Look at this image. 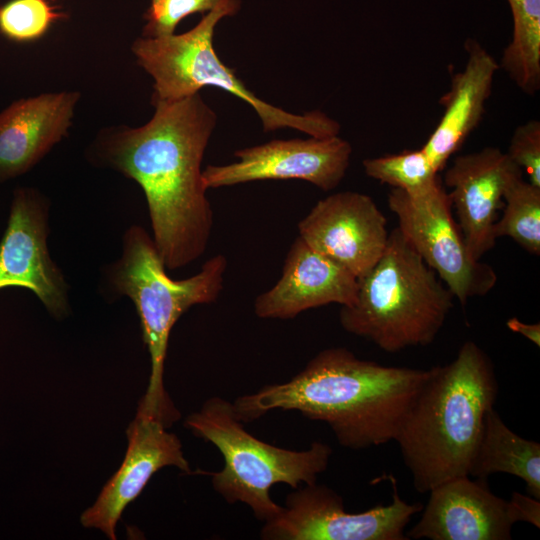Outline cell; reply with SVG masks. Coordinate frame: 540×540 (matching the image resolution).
Instances as JSON below:
<instances>
[{"instance_id":"obj_1","label":"cell","mask_w":540,"mask_h":540,"mask_svg":"<svg viewBox=\"0 0 540 540\" xmlns=\"http://www.w3.org/2000/svg\"><path fill=\"white\" fill-rule=\"evenodd\" d=\"M152 103L148 123L105 132L96 154L140 185L158 254L167 270H177L202 256L212 231L201 163L217 117L199 93Z\"/></svg>"},{"instance_id":"obj_2","label":"cell","mask_w":540,"mask_h":540,"mask_svg":"<svg viewBox=\"0 0 540 540\" xmlns=\"http://www.w3.org/2000/svg\"><path fill=\"white\" fill-rule=\"evenodd\" d=\"M430 369L384 366L346 348L317 353L289 381L268 384L233 403L246 423L273 410L327 423L338 443L360 450L395 441Z\"/></svg>"},{"instance_id":"obj_3","label":"cell","mask_w":540,"mask_h":540,"mask_svg":"<svg viewBox=\"0 0 540 540\" xmlns=\"http://www.w3.org/2000/svg\"><path fill=\"white\" fill-rule=\"evenodd\" d=\"M497 395L494 366L473 341L450 363L431 368L395 438L416 491L469 475L485 414Z\"/></svg>"},{"instance_id":"obj_4","label":"cell","mask_w":540,"mask_h":540,"mask_svg":"<svg viewBox=\"0 0 540 540\" xmlns=\"http://www.w3.org/2000/svg\"><path fill=\"white\" fill-rule=\"evenodd\" d=\"M453 298L396 227L380 259L358 279L354 302L341 306L339 321L348 333L396 353L431 344L453 307Z\"/></svg>"},{"instance_id":"obj_5","label":"cell","mask_w":540,"mask_h":540,"mask_svg":"<svg viewBox=\"0 0 540 540\" xmlns=\"http://www.w3.org/2000/svg\"><path fill=\"white\" fill-rule=\"evenodd\" d=\"M226 257L208 259L195 275L174 280L167 275L153 238L133 225L123 239L121 258L109 278L116 292L128 296L140 318L142 338L151 359V374L137 412L158 419L167 427L179 419L163 383L168 339L177 320L192 306L210 304L223 289Z\"/></svg>"},{"instance_id":"obj_6","label":"cell","mask_w":540,"mask_h":540,"mask_svg":"<svg viewBox=\"0 0 540 540\" xmlns=\"http://www.w3.org/2000/svg\"><path fill=\"white\" fill-rule=\"evenodd\" d=\"M244 425L233 403L217 396L207 399L184 422L223 457V468L208 473L213 489L229 504H246L259 521L267 522L282 511L271 498V488L279 483L293 489L316 483L329 465L332 448L320 441L299 451L277 447L251 435Z\"/></svg>"},{"instance_id":"obj_7","label":"cell","mask_w":540,"mask_h":540,"mask_svg":"<svg viewBox=\"0 0 540 540\" xmlns=\"http://www.w3.org/2000/svg\"><path fill=\"white\" fill-rule=\"evenodd\" d=\"M239 8V0H224L183 34L142 36L133 42L131 49L138 64L154 80L152 101H174L198 93L204 86H214L247 102L259 116L264 132L292 128L312 137L337 136L339 123L325 113L292 114L261 100L219 59L213 48L215 27Z\"/></svg>"},{"instance_id":"obj_8","label":"cell","mask_w":540,"mask_h":540,"mask_svg":"<svg viewBox=\"0 0 540 540\" xmlns=\"http://www.w3.org/2000/svg\"><path fill=\"white\" fill-rule=\"evenodd\" d=\"M388 505L350 513L343 498L317 483L294 489L285 499L282 511L264 522L260 532L265 540H406L405 528L422 511L421 503H408L398 493L396 479Z\"/></svg>"},{"instance_id":"obj_9","label":"cell","mask_w":540,"mask_h":540,"mask_svg":"<svg viewBox=\"0 0 540 540\" xmlns=\"http://www.w3.org/2000/svg\"><path fill=\"white\" fill-rule=\"evenodd\" d=\"M388 206L404 238L462 305L495 286L494 269L470 254L442 184L419 196L393 188Z\"/></svg>"},{"instance_id":"obj_10","label":"cell","mask_w":540,"mask_h":540,"mask_svg":"<svg viewBox=\"0 0 540 540\" xmlns=\"http://www.w3.org/2000/svg\"><path fill=\"white\" fill-rule=\"evenodd\" d=\"M352 147L340 137L272 140L240 149L227 165H208L205 186L219 188L259 180L299 179L323 191L336 188L349 167Z\"/></svg>"},{"instance_id":"obj_11","label":"cell","mask_w":540,"mask_h":540,"mask_svg":"<svg viewBox=\"0 0 540 540\" xmlns=\"http://www.w3.org/2000/svg\"><path fill=\"white\" fill-rule=\"evenodd\" d=\"M47 235L46 200L34 189L17 188L0 241V290L28 289L60 319L68 314V287L49 256Z\"/></svg>"},{"instance_id":"obj_12","label":"cell","mask_w":540,"mask_h":540,"mask_svg":"<svg viewBox=\"0 0 540 540\" xmlns=\"http://www.w3.org/2000/svg\"><path fill=\"white\" fill-rule=\"evenodd\" d=\"M387 220L372 198L344 191L319 200L299 222V237L357 279L382 256L388 240Z\"/></svg>"},{"instance_id":"obj_13","label":"cell","mask_w":540,"mask_h":540,"mask_svg":"<svg viewBox=\"0 0 540 540\" xmlns=\"http://www.w3.org/2000/svg\"><path fill=\"white\" fill-rule=\"evenodd\" d=\"M160 420L137 412L127 429L128 448L116 473L107 481L95 503L81 515L86 528L116 539L122 512L142 492L150 478L166 466L191 472L179 438Z\"/></svg>"},{"instance_id":"obj_14","label":"cell","mask_w":540,"mask_h":540,"mask_svg":"<svg viewBox=\"0 0 540 540\" xmlns=\"http://www.w3.org/2000/svg\"><path fill=\"white\" fill-rule=\"evenodd\" d=\"M522 169L496 147L457 156L444 175L467 248L476 260L494 247V225L509 181Z\"/></svg>"},{"instance_id":"obj_15","label":"cell","mask_w":540,"mask_h":540,"mask_svg":"<svg viewBox=\"0 0 540 540\" xmlns=\"http://www.w3.org/2000/svg\"><path fill=\"white\" fill-rule=\"evenodd\" d=\"M419 521L406 536L430 540H509L512 522L507 500L487 481L460 476L429 491Z\"/></svg>"},{"instance_id":"obj_16","label":"cell","mask_w":540,"mask_h":540,"mask_svg":"<svg viewBox=\"0 0 540 540\" xmlns=\"http://www.w3.org/2000/svg\"><path fill=\"white\" fill-rule=\"evenodd\" d=\"M357 290L358 279L351 272L298 236L287 253L280 279L256 297L254 313L263 319H292L331 303L348 306Z\"/></svg>"},{"instance_id":"obj_17","label":"cell","mask_w":540,"mask_h":540,"mask_svg":"<svg viewBox=\"0 0 540 540\" xmlns=\"http://www.w3.org/2000/svg\"><path fill=\"white\" fill-rule=\"evenodd\" d=\"M79 93L18 99L0 112V182L36 165L67 135Z\"/></svg>"},{"instance_id":"obj_18","label":"cell","mask_w":540,"mask_h":540,"mask_svg":"<svg viewBox=\"0 0 540 540\" xmlns=\"http://www.w3.org/2000/svg\"><path fill=\"white\" fill-rule=\"evenodd\" d=\"M464 69L453 75L450 90L440 99L444 113L421 148L439 172L479 124L499 64L478 42L467 43Z\"/></svg>"},{"instance_id":"obj_19","label":"cell","mask_w":540,"mask_h":540,"mask_svg":"<svg viewBox=\"0 0 540 540\" xmlns=\"http://www.w3.org/2000/svg\"><path fill=\"white\" fill-rule=\"evenodd\" d=\"M495 473L520 478L527 493L540 499V444L513 432L493 407L485 414L469 476L486 480Z\"/></svg>"},{"instance_id":"obj_20","label":"cell","mask_w":540,"mask_h":540,"mask_svg":"<svg viewBox=\"0 0 540 540\" xmlns=\"http://www.w3.org/2000/svg\"><path fill=\"white\" fill-rule=\"evenodd\" d=\"M507 2L513 29L501 67L523 92L533 95L540 88V0Z\"/></svg>"},{"instance_id":"obj_21","label":"cell","mask_w":540,"mask_h":540,"mask_svg":"<svg viewBox=\"0 0 540 540\" xmlns=\"http://www.w3.org/2000/svg\"><path fill=\"white\" fill-rule=\"evenodd\" d=\"M503 199L504 213L494 225V236H508L527 252L540 254V187L513 177L507 184Z\"/></svg>"},{"instance_id":"obj_22","label":"cell","mask_w":540,"mask_h":540,"mask_svg":"<svg viewBox=\"0 0 540 540\" xmlns=\"http://www.w3.org/2000/svg\"><path fill=\"white\" fill-rule=\"evenodd\" d=\"M363 167L367 176L411 196L427 194L441 185L422 149L368 158Z\"/></svg>"},{"instance_id":"obj_23","label":"cell","mask_w":540,"mask_h":540,"mask_svg":"<svg viewBox=\"0 0 540 540\" xmlns=\"http://www.w3.org/2000/svg\"><path fill=\"white\" fill-rule=\"evenodd\" d=\"M62 18L50 0H10L0 6V33L11 41L30 42Z\"/></svg>"},{"instance_id":"obj_24","label":"cell","mask_w":540,"mask_h":540,"mask_svg":"<svg viewBox=\"0 0 540 540\" xmlns=\"http://www.w3.org/2000/svg\"><path fill=\"white\" fill-rule=\"evenodd\" d=\"M224 0H162L148 9L143 37H162L174 34L177 24L193 13L211 11Z\"/></svg>"},{"instance_id":"obj_25","label":"cell","mask_w":540,"mask_h":540,"mask_svg":"<svg viewBox=\"0 0 540 540\" xmlns=\"http://www.w3.org/2000/svg\"><path fill=\"white\" fill-rule=\"evenodd\" d=\"M510 160L524 170L529 182L540 187V122L529 120L519 125L506 152Z\"/></svg>"},{"instance_id":"obj_26","label":"cell","mask_w":540,"mask_h":540,"mask_svg":"<svg viewBox=\"0 0 540 540\" xmlns=\"http://www.w3.org/2000/svg\"><path fill=\"white\" fill-rule=\"evenodd\" d=\"M508 502L509 515L512 522H526L540 527V499L531 495L513 492Z\"/></svg>"},{"instance_id":"obj_27","label":"cell","mask_w":540,"mask_h":540,"mask_svg":"<svg viewBox=\"0 0 540 540\" xmlns=\"http://www.w3.org/2000/svg\"><path fill=\"white\" fill-rule=\"evenodd\" d=\"M507 327L518 334H521L531 342H533L536 346L539 347L540 345V324L534 323V324H528L520 321L516 317H512L507 320L506 322Z\"/></svg>"},{"instance_id":"obj_28","label":"cell","mask_w":540,"mask_h":540,"mask_svg":"<svg viewBox=\"0 0 540 540\" xmlns=\"http://www.w3.org/2000/svg\"><path fill=\"white\" fill-rule=\"evenodd\" d=\"M162 0H151L150 7L148 9L156 8Z\"/></svg>"}]
</instances>
